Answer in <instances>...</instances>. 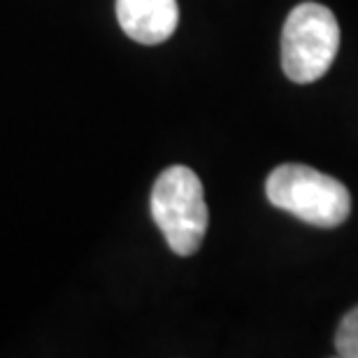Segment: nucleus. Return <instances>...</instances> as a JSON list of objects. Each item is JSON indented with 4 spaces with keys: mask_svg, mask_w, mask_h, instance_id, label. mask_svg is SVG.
<instances>
[{
    "mask_svg": "<svg viewBox=\"0 0 358 358\" xmlns=\"http://www.w3.org/2000/svg\"><path fill=\"white\" fill-rule=\"evenodd\" d=\"M152 217L168 247L177 256H191L207 233V203L198 175L186 166H173L152 189Z\"/></svg>",
    "mask_w": 358,
    "mask_h": 358,
    "instance_id": "f03ea898",
    "label": "nucleus"
},
{
    "mask_svg": "<svg viewBox=\"0 0 358 358\" xmlns=\"http://www.w3.org/2000/svg\"><path fill=\"white\" fill-rule=\"evenodd\" d=\"M266 193L279 210L319 228L345 224L352 210V196L345 184L300 163H284L272 170Z\"/></svg>",
    "mask_w": 358,
    "mask_h": 358,
    "instance_id": "f257e3e1",
    "label": "nucleus"
},
{
    "mask_svg": "<svg viewBox=\"0 0 358 358\" xmlns=\"http://www.w3.org/2000/svg\"><path fill=\"white\" fill-rule=\"evenodd\" d=\"M335 352L342 358H358V307L347 312L335 333Z\"/></svg>",
    "mask_w": 358,
    "mask_h": 358,
    "instance_id": "39448f33",
    "label": "nucleus"
},
{
    "mask_svg": "<svg viewBox=\"0 0 358 358\" xmlns=\"http://www.w3.org/2000/svg\"><path fill=\"white\" fill-rule=\"evenodd\" d=\"M340 49V26L326 5L303 3L289 14L282 31V68L296 84L321 80Z\"/></svg>",
    "mask_w": 358,
    "mask_h": 358,
    "instance_id": "7ed1b4c3",
    "label": "nucleus"
},
{
    "mask_svg": "<svg viewBox=\"0 0 358 358\" xmlns=\"http://www.w3.org/2000/svg\"><path fill=\"white\" fill-rule=\"evenodd\" d=\"M119 26L140 45H161L177 31V0H117Z\"/></svg>",
    "mask_w": 358,
    "mask_h": 358,
    "instance_id": "20e7f679",
    "label": "nucleus"
}]
</instances>
